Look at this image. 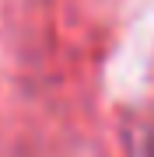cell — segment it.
Returning <instances> with one entry per match:
<instances>
[{"label":"cell","mask_w":154,"mask_h":157,"mask_svg":"<svg viewBox=\"0 0 154 157\" xmlns=\"http://www.w3.org/2000/svg\"><path fill=\"white\" fill-rule=\"evenodd\" d=\"M147 157H154V129L147 133Z\"/></svg>","instance_id":"cell-1"}]
</instances>
